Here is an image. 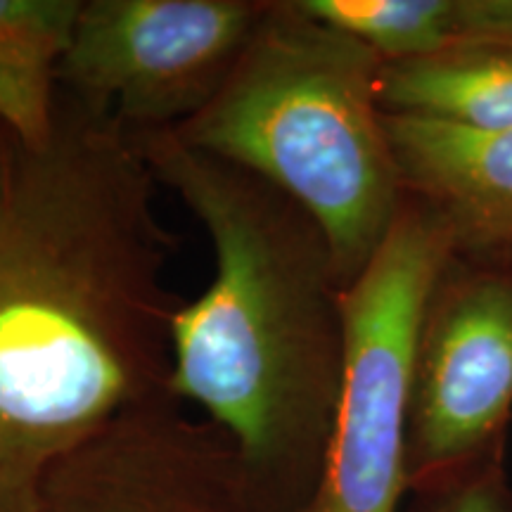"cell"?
<instances>
[{
  "instance_id": "obj_1",
  "label": "cell",
  "mask_w": 512,
  "mask_h": 512,
  "mask_svg": "<svg viewBox=\"0 0 512 512\" xmlns=\"http://www.w3.org/2000/svg\"><path fill=\"white\" fill-rule=\"evenodd\" d=\"M119 121L60 91L53 138L0 133V512L121 415L171 396L176 235Z\"/></svg>"
},
{
  "instance_id": "obj_2",
  "label": "cell",
  "mask_w": 512,
  "mask_h": 512,
  "mask_svg": "<svg viewBox=\"0 0 512 512\" xmlns=\"http://www.w3.org/2000/svg\"><path fill=\"white\" fill-rule=\"evenodd\" d=\"M136 140L214 249L209 287L171 320L169 392L226 437L252 512H302L323 470L347 349L328 238L285 192L174 131Z\"/></svg>"
},
{
  "instance_id": "obj_3",
  "label": "cell",
  "mask_w": 512,
  "mask_h": 512,
  "mask_svg": "<svg viewBox=\"0 0 512 512\" xmlns=\"http://www.w3.org/2000/svg\"><path fill=\"white\" fill-rule=\"evenodd\" d=\"M380 67L373 50L299 0H268L221 91L174 128L297 202L328 238L344 290L406 197L377 100Z\"/></svg>"
},
{
  "instance_id": "obj_4",
  "label": "cell",
  "mask_w": 512,
  "mask_h": 512,
  "mask_svg": "<svg viewBox=\"0 0 512 512\" xmlns=\"http://www.w3.org/2000/svg\"><path fill=\"white\" fill-rule=\"evenodd\" d=\"M453 259L444 226L403 197L387 240L344 290V377L316 491L302 512H399L408 484L415 344Z\"/></svg>"
},
{
  "instance_id": "obj_5",
  "label": "cell",
  "mask_w": 512,
  "mask_h": 512,
  "mask_svg": "<svg viewBox=\"0 0 512 512\" xmlns=\"http://www.w3.org/2000/svg\"><path fill=\"white\" fill-rule=\"evenodd\" d=\"M268 0H81L60 88L128 131H174L221 91Z\"/></svg>"
},
{
  "instance_id": "obj_6",
  "label": "cell",
  "mask_w": 512,
  "mask_h": 512,
  "mask_svg": "<svg viewBox=\"0 0 512 512\" xmlns=\"http://www.w3.org/2000/svg\"><path fill=\"white\" fill-rule=\"evenodd\" d=\"M512 411V271L453 256L413 358L408 484L420 491L505 439Z\"/></svg>"
},
{
  "instance_id": "obj_7",
  "label": "cell",
  "mask_w": 512,
  "mask_h": 512,
  "mask_svg": "<svg viewBox=\"0 0 512 512\" xmlns=\"http://www.w3.org/2000/svg\"><path fill=\"white\" fill-rule=\"evenodd\" d=\"M166 396L121 415L48 477L41 512H252L226 437Z\"/></svg>"
},
{
  "instance_id": "obj_8",
  "label": "cell",
  "mask_w": 512,
  "mask_h": 512,
  "mask_svg": "<svg viewBox=\"0 0 512 512\" xmlns=\"http://www.w3.org/2000/svg\"><path fill=\"white\" fill-rule=\"evenodd\" d=\"M403 195L444 226L453 256L512 271V131L384 114Z\"/></svg>"
},
{
  "instance_id": "obj_9",
  "label": "cell",
  "mask_w": 512,
  "mask_h": 512,
  "mask_svg": "<svg viewBox=\"0 0 512 512\" xmlns=\"http://www.w3.org/2000/svg\"><path fill=\"white\" fill-rule=\"evenodd\" d=\"M377 100L384 114L512 131V41L382 62Z\"/></svg>"
},
{
  "instance_id": "obj_10",
  "label": "cell",
  "mask_w": 512,
  "mask_h": 512,
  "mask_svg": "<svg viewBox=\"0 0 512 512\" xmlns=\"http://www.w3.org/2000/svg\"><path fill=\"white\" fill-rule=\"evenodd\" d=\"M299 5L361 41L382 62L512 41V0H299Z\"/></svg>"
},
{
  "instance_id": "obj_11",
  "label": "cell",
  "mask_w": 512,
  "mask_h": 512,
  "mask_svg": "<svg viewBox=\"0 0 512 512\" xmlns=\"http://www.w3.org/2000/svg\"><path fill=\"white\" fill-rule=\"evenodd\" d=\"M81 0H0V126L43 147L60 110V67Z\"/></svg>"
},
{
  "instance_id": "obj_12",
  "label": "cell",
  "mask_w": 512,
  "mask_h": 512,
  "mask_svg": "<svg viewBox=\"0 0 512 512\" xmlns=\"http://www.w3.org/2000/svg\"><path fill=\"white\" fill-rule=\"evenodd\" d=\"M415 494L420 496L415 512H512L503 441L470 465Z\"/></svg>"
}]
</instances>
